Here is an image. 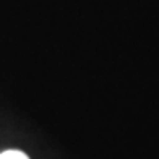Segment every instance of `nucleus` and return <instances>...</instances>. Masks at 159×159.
Returning a JSON list of instances; mask_svg holds the SVG:
<instances>
[{
    "label": "nucleus",
    "instance_id": "obj_1",
    "mask_svg": "<svg viewBox=\"0 0 159 159\" xmlns=\"http://www.w3.org/2000/svg\"><path fill=\"white\" fill-rule=\"evenodd\" d=\"M0 159H30V157L18 149H8V151L0 154Z\"/></svg>",
    "mask_w": 159,
    "mask_h": 159
}]
</instances>
